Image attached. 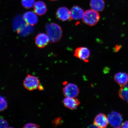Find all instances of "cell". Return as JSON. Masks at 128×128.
Instances as JSON below:
<instances>
[{
	"label": "cell",
	"mask_w": 128,
	"mask_h": 128,
	"mask_svg": "<svg viewBox=\"0 0 128 128\" xmlns=\"http://www.w3.org/2000/svg\"><path fill=\"white\" fill-rule=\"evenodd\" d=\"M46 29L51 43L57 42L60 40L62 31L60 26L55 23H49L46 25Z\"/></svg>",
	"instance_id": "obj_1"
},
{
	"label": "cell",
	"mask_w": 128,
	"mask_h": 128,
	"mask_svg": "<svg viewBox=\"0 0 128 128\" xmlns=\"http://www.w3.org/2000/svg\"><path fill=\"white\" fill-rule=\"evenodd\" d=\"M82 18L85 24L92 26L96 25L98 22L100 16L98 12L93 10H89L84 12Z\"/></svg>",
	"instance_id": "obj_2"
},
{
	"label": "cell",
	"mask_w": 128,
	"mask_h": 128,
	"mask_svg": "<svg viewBox=\"0 0 128 128\" xmlns=\"http://www.w3.org/2000/svg\"><path fill=\"white\" fill-rule=\"evenodd\" d=\"M24 87L27 90L32 91L38 89L40 80L36 77L30 74L27 75L23 82Z\"/></svg>",
	"instance_id": "obj_3"
},
{
	"label": "cell",
	"mask_w": 128,
	"mask_h": 128,
	"mask_svg": "<svg viewBox=\"0 0 128 128\" xmlns=\"http://www.w3.org/2000/svg\"><path fill=\"white\" fill-rule=\"evenodd\" d=\"M63 92L66 97L76 98L79 95L80 90L76 84L72 83L67 84L63 89Z\"/></svg>",
	"instance_id": "obj_4"
},
{
	"label": "cell",
	"mask_w": 128,
	"mask_h": 128,
	"mask_svg": "<svg viewBox=\"0 0 128 128\" xmlns=\"http://www.w3.org/2000/svg\"><path fill=\"white\" fill-rule=\"evenodd\" d=\"M109 122L114 128H121L123 119L122 115L118 112L112 111L108 116Z\"/></svg>",
	"instance_id": "obj_5"
},
{
	"label": "cell",
	"mask_w": 128,
	"mask_h": 128,
	"mask_svg": "<svg viewBox=\"0 0 128 128\" xmlns=\"http://www.w3.org/2000/svg\"><path fill=\"white\" fill-rule=\"evenodd\" d=\"M90 55V52L88 48L80 47L77 48L75 50L74 56L80 60L88 62V59Z\"/></svg>",
	"instance_id": "obj_6"
},
{
	"label": "cell",
	"mask_w": 128,
	"mask_h": 128,
	"mask_svg": "<svg viewBox=\"0 0 128 128\" xmlns=\"http://www.w3.org/2000/svg\"><path fill=\"white\" fill-rule=\"evenodd\" d=\"M109 122L108 118L104 114L100 113L97 115L94 119V124L98 128H106Z\"/></svg>",
	"instance_id": "obj_7"
},
{
	"label": "cell",
	"mask_w": 128,
	"mask_h": 128,
	"mask_svg": "<svg viewBox=\"0 0 128 128\" xmlns=\"http://www.w3.org/2000/svg\"><path fill=\"white\" fill-rule=\"evenodd\" d=\"M70 12V20H79L83 18L84 13V10L79 6H73Z\"/></svg>",
	"instance_id": "obj_8"
},
{
	"label": "cell",
	"mask_w": 128,
	"mask_h": 128,
	"mask_svg": "<svg viewBox=\"0 0 128 128\" xmlns=\"http://www.w3.org/2000/svg\"><path fill=\"white\" fill-rule=\"evenodd\" d=\"M23 18L26 24L33 26L37 23L38 18L35 12H28L24 14Z\"/></svg>",
	"instance_id": "obj_9"
},
{
	"label": "cell",
	"mask_w": 128,
	"mask_h": 128,
	"mask_svg": "<svg viewBox=\"0 0 128 128\" xmlns=\"http://www.w3.org/2000/svg\"><path fill=\"white\" fill-rule=\"evenodd\" d=\"M50 42L47 35L44 33L39 34L36 37L35 42L38 48H43L47 46Z\"/></svg>",
	"instance_id": "obj_10"
},
{
	"label": "cell",
	"mask_w": 128,
	"mask_h": 128,
	"mask_svg": "<svg viewBox=\"0 0 128 128\" xmlns=\"http://www.w3.org/2000/svg\"><path fill=\"white\" fill-rule=\"evenodd\" d=\"M63 103L66 107L72 110L76 108L80 104V102L78 99L68 97H66L64 99Z\"/></svg>",
	"instance_id": "obj_11"
},
{
	"label": "cell",
	"mask_w": 128,
	"mask_h": 128,
	"mask_svg": "<svg viewBox=\"0 0 128 128\" xmlns=\"http://www.w3.org/2000/svg\"><path fill=\"white\" fill-rule=\"evenodd\" d=\"M58 18L63 21L70 20V12L66 7H63L58 8L56 13Z\"/></svg>",
	"instance_id": "obj_12"
},
{
	"label": "cell",
	"mask_w": 128,
	"mask_h": 128,
	"mask_svg": "<svg viewBox=\"0 0 128 128\" xmlns=\"http://www.w3.org/2000/svg\"><path fill=\"white\" fill-rule=\"evenodd\" d=\"M34 12L39 16L44 15L47 12V6L43 2L39 1L36 2L34 6Z\"/></svg>",
	"instance_id": "obj_13"
},
{
	"label": "cell",
	"mask_w": 128,
	"mask_h": 128,
	"mask_svg": "<svg viewBox=\"0 0 128 128\" xmlns=\"http://www.w3.org/2000/svg\"><path fill=\"white\" fill-rule=\"evenodd\" d=\"M114 80L121 87L124 86L128 80V75L126 72H119L115 75Z\"/></svg>",
	"instance_id": "obj_14"
},
{
	"label": "cell",
	"mask_w": 128,
	"mask_h": 128,
	"mask_svg": "<svg viewBox=\"0 0 128 128\" xmlns=\"http://www.w3.org/2000/svg\"><path fill=\"white\" fill-rule=\"evenodd\" d=\"M90 7L92 10L97 12H102L105 7L104 0H90Z\"/></svg>",
	"instance_id": "obj_15"
},
{
	"label": "cell",
	"mask_w": 128,
	"mask_h": 128,
	"mask_svg": "<svg viewBox=\"0 0 128 128\" xmlns=\"http://www.w3.org/2000/svg\"><path fill=\"white\" fill-rule=\"evenodd\" d=\"M119 97L128 104V88L125 86H121L119 91Z\"/></svg>",
	"instance_id": "obj_16"
},
{
	"label": "cell",
	"mask_w": 128,
	"mask_h": 128,
	"mask_svg": "<svg viewBox=\"0 0 128 128\" xmlns=\"http://www.w3.org/2000/svg\"><path fill=\"white\" fill-rule=\"evenodd\" d=\"M22 4L26 8H30L34 7L35 4V0H22Z\"/></svg>",
	"instance_id": "obj_17"
},
{
	"label": "cell",
	"mask_w": 128,
	"mask_h": 128,
	"mask_svg": "<svg viewBox=\"0 0 128 128\" xmlns=\"http://www.w3.org/2000/svg\"><path fill=\"white\" fill-rule=\"evenodd\" d=\"M8 103L4 97L0 96V112L4 111L7 108Z\"/></svg>",
	"instance_id": "obj_18"
},
{
	"label": "cell",
	"mask_w": 128,
	"mask_h": 128,
	"mask_svg": "<svg viewBox=\"0 0 128 128\" xmlns=\"http://www.w3.org/2000/svg\"><path fill=\"white\" fill-rule=\"evenodd\" d=\"M19 17L18 18H16L15 20L14 21V28L15 29H17V30L19 29H20V28H22V26H23L24 25V22H21L22 21H23V20H22V19H19Z\"/></svg>",
	"instance_id": "obj_19"
},
{
	"label": "cell",
	"mask_w": 128,
	"mask_h": 128,
	"mask_svg": "<svg viewBox=\"0 0 128 128\" xmlns=\"http://www.w3.org/2000/svg\"><path fill=\"white\" fill-rule=\"evenodd\" d=\"M62 124H63V121L62 118L60 117L55 118L52 121V124L55 127L60 125Z\"/></svg>",
	"instance_id": "obj_20"
},
{
	"label": "cell",
	"mask_w": 128,
	"mask_h": 128,
	"mask_svg": "<svg viewBox=\"0 0 128 128\" xmlns=\"http://www.w3.org/2000/svg\"><path fill=\"white\" fill-rule=\"evenodd\" d=\"M8 126V122L2 118L0 117V128H7Z\"/></svg>",
	"instance_id": "obj_21"
},
{
	"label": "cell",
	"mask_w": 128,
	"mask_h": 128,
	"mask_svg": "<svg viewBox=\"0 0 128 128\" xmlns=\"http://www.w3.org/2000/svg\"><path fill=\"white\" fill-rule=\"evenodd\" d=\"M40 126L38 125L33 124L32 123H28L25 125L24 126L23 128H39Z\"/></svg>",
	"instance_id": "obj_22"
},
{
	"label": "cell",
	"mask_w": 128,
	"mask_h": 128,
	"mask_svg": "<svg viewBox=\"0 0 128 128\" xmlns=\"http://www.w3.org/2000/svg\"><path fill=\"white\" fill-rule=\"evenodd\" d=\"M122 47V46L121 45H116L114 48V52H118L120 50Z\"/></svg>",
	"instance_id": "obj_23"
},
{
	"label": "cell",
	"mask_w": 128,
	"mask_h": 128,
	"mask_svg": "<svg viewBox=\"0 0 128 128\" xmlns=\"http://www.w3.org/2000/svg\"><path fill=\"white\" fill-rule=\"evenodd\" d=\"M121 128H128V121L125 122L122 124Z\"/></svg>",
	"instance_id": "obj_24"
},
{
	"label": "cell",
	"mask_w": 128,
	"mask_h": 128,
	"mask_svg": "<svg viewBox=\"0 0 128 128\" xmlns=\"http://www.w3.org/2000/svg\"><path fill=\"white\" fill-rule=\"evenodd\" d=\"M38 89H39L40 90H44V88L43 87V86L42 85L40 84L39 86V88H38Z\"/></svg>",
	"instance_id": "obj_25"
},
{
	"label": "cell",
	"mask_w": 128,
	"mask_h": 128,
	"mask_svg": "<svg viewBox=\"0 0 128 128\" xmlns=\"http://www.w3.org/2000/svg\"><path fill=\"white\" fill-rule=\"evenodd\" d=\"M125 87H126V88H128V80L127 82V83H126V84L124 86Z\"/></svg>",
	"instance_id": "obj_26"
},
{
	"label": "cell",
	"mask_w": 128,
	"mask_h": 128,
	"mask_svg": "<svg viewBox=\"0 0 128 128\" xmlns=\"http://www.w3.org/2000/svg\"><path fill=\"white\" fill-rule=\"evenodd\" d=\"M50 0L52 1H55L56 0Z\"/></svg>",
	"instance_id": "obj_27"
}]
</instances>
